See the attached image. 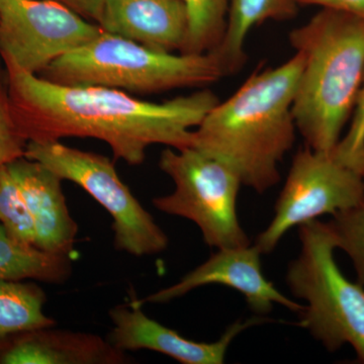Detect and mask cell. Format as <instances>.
<instances>
[{"label":"cell","mask_w":364,"mask_h":364,"mask_svg":"<svg viewBox=\"0 0 364 364\" xmlns=\"http://www.w3.org/2000/svg\"><path fill=\"white\" fill-rule=\"evenodd\" d=\"M4 63L11 111L28 142L97 139L130 165L142 164L152 145L191 147L193 131L220 102L208 90L159 104L145 102L116 88L57 85L13 62Z\"/></svg>","instance_id":"cell-1"},{"label":"cell","mask_w":364,"mask_h":364,"mask_svg":"<svg viewBox=\"0 0 364 364\" xmlns=\"http://www.w3.org/2000/svg\"><path fill=\"white\" fill-rule=\"evenodd\" d=\"M303 64L296 52L282 65L256 71L205 114L191 147L221 160L256 193L273 188L296 141L293 104Z\"/></svg>","instance_id":"cell-2"},{"label":"cell","mask_w":364,"mask_h":364,"mask_svg":"<svg viewBox=\"0 0 364 364\" xmlns=\"http://www.w3.org/2000/svg\"><path fill=\"white\" fill-rule=\"evenodd\" d=\"M303 56L294 95L296 130L308 147L332 153L350 121L364 75V20L322 9L289 33Z\"/></svg>","instance_id":"cell-3"},{"label":"cell","mask_w":364,"mask_h":364,"mask_svg":"<svg viewBox=\"0 0 364 364\" xmlns=\"http://www.w3.org/2000/svg\"><path fill=\"white\" fill-rule=\"evenodd\" d=\"M39 75L57 85L105 86L153 95L203 87L226 74L212 52H158L104 31L87 44L55 60Z\"/></svg>","instance_id":"cell-4"},{"label":"cell","mask_w":364,"mask_h":364,"mask_svg":"<svg viewBox=\"0 0 364 364\" xmlns=\"http://www.w3.org/2000/svg\"><path fill=\"white\" fill-rule=\"evenodd\" d=\"M301 251L287 273L289 289L306 303L299 325L328 351L350 345L364 363V289L347 279L335 260L336 241L328 223L299 227Z\"/></svg>","instance_id":"cell-5"},{"label":"cell","mask_w":364,"mask_h":364,"mask_svg":"<svg viewBox=\"0 0 364 364\" xmlns=\"http://www.w3.org/2000/svg\"><path fill=\"white\" fill-rule=\"evenodd\" d=\"M159 167L172 179L174 189L153 198L158 210L195 223L210 247L251 244L237 213L241 179L231 167L195 147L167 148Z\"/></svg>","instance_id":"cell-6"},{"label":"cell","mask_w":364,"mask_h":364,"mask_svg":"<svg viewBox=\"0 0 364 364\" xmlns=\"http://www.w3.org/2000/svg\"><path fill=\"white\" fill-rule=\"evenodd\" d=\"M25 156L42 163L63 181L77 184L107 210L117 250L143 257L168 247V237L119 178L109 157L60 141L28 142Z\"/></svg>","instance_id":"cell-7"},{"label":"cell","mask_w":364,"mask_h":364,"mask_svg":"<svg viewBox=\"0 0 364 364\" xmlns=\"http://www.w3.org/2000/svg\"><path fill=\"white\" fill-rule=\"evenodd\" d=\"M363 203V174L340 162L333 153L306 146L294 156L274 215L255 245L261 253H270L293 228Z\"/></svg>","instance_id":"cell-8"},{"label":"cell","mask_w":364,"mask_h":364,"mask_svg":"<svg viewBox=\"0 0 364 364\" xmlns=\"http://www.w3.org/2000/svg\"><path fill=\"white\" fill-rule=\"evenodd\" d=\"M104 32L55 0H0V58L33 74Z\"/></svg>","instance_id":"cell-9"},{"label":"cell","mask_w":364,"mask_h":364,"mask_svg":"<svg viewBox=\"0 0 364 364\" xmlns=\"http://www.w3.org/2000/svg\"><path fill=\"white\" fill-rule=\"evenodd\" d=\"M261 251L256 245L218 249L217 252L173 286L165 287L147 298L139 299L144 305L165 304L186 296L189 291L208 286L221 284L240 293L251 310L257 315H267L274 305L294 313H301L305 306L280 293L264 277L261 267Z\"/></svg>","instance_id":"cell-10"},{"label":"cell","mask_w":364,"mask_h":364,"mask_svg":"<svg viewBox=\"0 0 364 364\" xmlns=\"http://www.w3.org/2000/svg\"><path fill=\"white\" fill-rule=\"evenodd\" d=\"M141 306L142 304L135 299L129 305L112 309L109 312L112 328L107 339L122 351L147 349L183 364L224 363L235 338L244 330L263 322L260 318L238 321L228 327L217 341L196 342L148 317Z\"/></svg>","instance_id":"cell-11"},{"label":"cell","mask_w":364,"mask_h":364,"mask_svg":"<svg viewBox=\"0 0 364 364\" xmlns=\"http://www.w3.org/2000/svg\"><path fill=\"white\" fill-rule=\"evenodd\" d=\"M7 167L32 215L36 247L71 257L78 225L69 213L62 189L63 179L42 163L26 156L9 163Z\"/></svg>","instance_id":"cell-12"},{"label":"cell","mask_w":364,"mask_h":364,"mask_svg":"<svg viewBox=\"0 0 364 364\" xmlns=\"http://www.w3.org/2000/svg\"><path fill=\"white\" fill-rule=\"evenodd\" d=\"M97 25L154 51L181 53L188 16L183 0H107Z\"/></svg>","instance_id":"cell-13"},{"label":"cell","mask_w":364,"mask_h":364,"mask_svg":"<svg viewBox=\"0 0 364 364\" xmlns=\"http://www.w3.org/2000/svg\"><path fill=\"white\" fill-rule=\"evenodd\" d=\"M42 328L0 344V364H127L132 358L90 333Z\"/></svg>","instance_id":"cell-14"},{"label":"cell","mask_w":364,"mask_h":364,"mask_svg":"<svg viewBox=\"0 0 364 364\" xmlns=\"http://www.w3.org/2000/svg\"><path fill=\"white\" fill-rule=\"evenodd\" d=\"M294 0H231L226 32L212 51L225 74L236 73L246 61L245 43L254 26L267 21H286L296 14Z\"/></svg>","instance_id":"cell-15"},{"label":"cell","mask_w":364,"mask_h":364,"mask_svg":"<svg viewBox=\"0 0 364 364\" xmlns=\"http://www.w3.org/2000/svg\"><path fill=\"white\" fill-rule=\"evenodd\" d=\"M71 274L72 257L16 240L0 224V280L64 284Z\"/></svg>","instance_id":"cell-16"},{"label":"cell","mask_w":364,"mask_h":364,"mask_svg":"<svg viewBox=\"0 0 364 364\" xmlns=\"http://www.w3.org/2000/svg\"><path fill=\"white\" fill-rule=\"evenodd\" d=\"M46 301L33 282L0 280V344L20 333L56 326L44 313Z\"/></svg>","instance_id":"cell-17"},{"label":"cell","mask_w":364,"mask_h":364,"mask_svg":"<svg viewBox=\"0 0 364 364\" xmlns=\"http://www.w3.org/2000/svg\"><path fill=\"white\" fill-rule=\"evenodd\" d=\"M188 16V32L182 54L214 51L226 32L231 0H183Z\"/></svg>","instance_id":"cell-18"},{"label":"cell","mask_w":364,"mask_h":364,"mask_svg":"<svg viewBox=\"0 0 364 364\" xmlns=\"http://www.w3.org/2000/svg\"><path fill=\"white\" fill-rule=\"evenodd\" d=\"M0 224L16 240L36 246L32 215L7 164L0 167Z\"/></svg>","instance_id":"cell-19"},{"label":"cell","mask_w":364,"mask_h":364,"mask_svg":"<svg viewBox=\"0 0 364 364\" xmlns=\"http://www.w3.org/2000/svg\"><path fill=\"white\" fill-rule=\"evenodd\" d=\"M331 228L337 249L350 258L358 274V282L364 287V203L333 215L328 223Z\"/></svg>","instance_id":"cell-20"},{"label":"cell","mask_w":364,"mask_h":364,"mask_svg":"<svg viewBox=\"0 0 364 364\" xmlns=\"http://www.w3.org/2000/svg\"><path fill=\"white\" fill-rule=\"evenodd\" d=\"M26 145L11 111L6 66L0 58V167L25 156Z\"/></svg>","instance_id":"cell-21"},{"label":"cell","mask_w":364,"mask_h":364,"mask_svg":"<svg viewBox=\"0 0 364 364\" xmlns=\"http://www.w3.org/2000/svg\"><path fill=\"white\" fill-rule=\"evenodd\" d=\"M333 155L346 166L364 173V75L346 135L341 138Z\"/></svg>","instance_id":"cell-22"},{"label":"cell","mask_w":364,"mask_h":364,"mask_svg":"<svg viewBox=\"0 0 364 364\" xmlns=\"http://www.w3.org/2000/svg\"><path fill=\"white\" fill-rule=\"evenodd\" d=\"M298 4L336 9L364 20V0H299Z\"/></svg>","instance_id":"cell-23"},{"label":"cell","mask_w":364,"mask_h":364,"mask_svg":"<svg viewBox=\"0 0 364 364\" xmlns=\"http://www.w3.org/2000/svg\"><path fill=\"white\" fill-rule=\"evenodd\" d=\"M75 11L86 20L98 23L107 0H55Z\"/></svg>","instance_id":"cell-24"},{"label":"cell","mask_w":364,"mask_h":364,"mask_svg":"<svg viewBox=\"0 0 364 364\" xmlns=\"http://www.w3.org/2000/svg\"><path fill=\"white\" fill-rule=\"evenodd\" d=\"M294 1H296V4H298L299 0H294Z\"/></svg>","instance_id":"cell-25"},{"label":"cell","mask_w":364,"mask_h":364,"mask_svg":"<svg viewBox=\"0 0 364 364\" xmlns=\"http://www.w3.org/2000/svg\"><path fill=\"white\" fill-rule=\"evenodd\" d=\"M363 181H364V173H363Z\"/></svg>","instance_id":"cell-26"}]
</instances>
